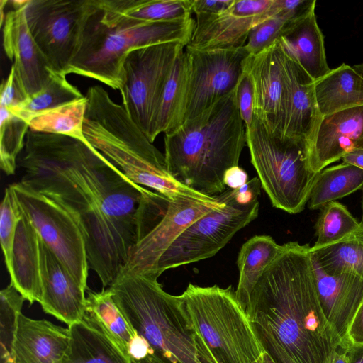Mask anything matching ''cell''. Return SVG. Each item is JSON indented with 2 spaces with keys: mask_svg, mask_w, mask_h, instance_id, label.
Here are the masks:
<instances>
[{
  "mask_svg": "<svg viewBox=\"0 0 363 363\" xmlns=\"http://www.w3.org/2000/svg\"><path fill=\"white\" fill-rule=\"evenodd\" d=\"M20 182L57 199L79 218L89 264L110 287L139 240L156 191L135 184L87 140L28 130Z\"/></svg>",
  "mask_w": 363,
  "mask_h": 363,
  "instance_id": "6da1fadb",
  "label": "cell"
},
{
  "mask_svg": "<svg viewBox=\"0 0 363 363\" xmlns=\"http://www.w3.org/2000/svg\"><path fill=\"white\" fill-rule=\"evenodd\" d=\"M309 244L288 242L246 308L257 336L276 340L298 363H327L342 345L319 301Z\"/></svg>",
  "mask_w": 363,
  "mask_h": 363,
  "instance_id": "7a4b0ae2",
  "label": "cell"
},
{
  "mask_svg": "<svg viewBox=\"0 0 363 363\" xmlns=\"http://www.w3.org/2000/svg\"><path fill=\"white\" fill-rule=\"evenodd\" d=\"M235 89L164 134V155L169 174L188 188L208 196H217L227 189L225 174L238 166L246 143Z\"/></svg>",
  "mask_w": 363,
  "mask_h": 363,
  "instance_id": "3957f363",
  "label": "cell"
},
{
  "mask_svg": "<svg viewBox=\"0 0 363 363\" xmlns=\"http://www.w3.org/2000/svg\"><path fill=\"white\" fill-rule=\"evenodd\" d=\"M86 96V140L131 181L169 200L183 196L206 201L216 199L176 180L167 169L164 155L149 140L123 104L113 101L104 87H89Z\"/></svg>",
  "mask_w": 363,
  "mask_h": 363,
  "instance_id": "277c9868",
  "label": "cell"
},
{
  "mask_svg": "<svg viewBox=\"0 0 363 363\" xmlns=\"http://www.w3.org/2000/svg\"><path fill=\"white\" fill-rule=\"evenodd\" d=\"M158 277L121 273L108 287L125 319L167 363H220L180 296L166 292Z\"/></svg>",
  "mask_w": 363,
  "mask_h": 363,
  "instance_id": "5b68a950",
  "label": "cell"
},
{
  "mask_svg": "<svg viewBox=\"0 0 363 363\" xmlns=\"http://www.w3.org/2000/svg\"><path fill=\"white\" fill-rule=\"evenodd\" d=\"M99 7L86 23L79 51L66 74H74L99 81L113 89L123 84V64L132 48L166 43L186 46L191 40L195 21L188 19L152 23L128 27L109 28L99 18Z\"/></svg>",
  "mask_w": 363,
  "mask_h": 363,
  "instance_id": "8992f818",
  "label": "cell"
},
{
  "mask_svg": "<svg viewBox=\"0 0 363 363\" xmlns=\"http://www.w3.org/2000/svg\"><path fill=\"white\" fill-rule=\"evenodd\" d=\"M246 143L272 206L290 214L302 212L320 173L309 168L306 142L272 133L254 115L246 129Z\"/></svg>",
  "mask_w": 363,
  "mask_h": 363,
  "instance_id": "52a82bcc",
  "label": "cell"
},
{
  "mask_svg": "<svg viewBox=\"0 0 363 363\" xmlns=\"http://www.w3.org/2000/svg\"><path fill=\"white\" fill-rule=\"evenodd\" d=\"M179 296L194 327L220 363H253L266 352L231 286L189 283Z\"/></svg>",
  "mask_w": 363,
  "mask_h": 363,
  "instance_id": "ba28073f",
  "label": "cell"
},
{
  "mask_svg": "<svg viewBox=\"0 0 363 363\" xmlns=\"http://www.w3.org/2000/svg\"><path fill=\"white\" fill-rule=\"evenodd\" d=\"M258 177L223 192L224 205L202 216L183 231L160 258L156 273L214 256L259 213Z\"/></svg>",
  "mask_w": 363,
  "mask_h": 363,
  "instance_id": "9c48e42d",
  "label": "cell"
},
{
  "mask_svg": "<svg viewBox=\"0 0 363 363\" xmlns=\"http://www.w3.org/2000/svg\"><path fill=\"white\" fill-rule=\"evenodd\" d=\"M22 213L42 242L86 289L89 260L84 229L78 216L64 203L21 182L9 185Z\"/></svg>",
  "mask_w": 363,
  "mask_h": 363,
  "instance_id": "30bf717a",
  "label": "cell"
},
{
  "mask_svg": "<svg viewBox=\"0 0 363 363\" xmlns=\"http://www.w3.org/2000/svg\"><path fill=\"white\" fill-rule=\"evenodd\" d=\"M97 0H28L26 16L30 32L51 69L67 75L80 48Z\"/></svg>",
  "mask_w": 363,
  "mask_h": 363,
  "instance_id": "8fae6325",
  "label": "cell"
},
{
  "mask_svg": "<svg viewBox=\"0 0 363 363\" xmlns=\"http://www.w3.org/2000/svg\"><path fill=\"white\" fill-rule=\"evenodd\" d=\"M185 47L160 43L132 48L125 55L122 104L147 138L166 82Z\"/></svg>",
  "mask_w": 363,
  "mask_h": 363,
  "instance_id": "7c38bea8",
  "label": "cell"
},
{
  "mask_svg": "<svg viewBox=\"0 0 363 363\" xmlns=\"http://www.w3.org/2000/svg\"><path fill=\"white\" fill-rule=\"evenodd\" d=\"M185 52L189 77L183 123L195 118L235 89L242 73L243 61L249 55L244 47L209 50L185 47Z\"/></svg>",
  "mask_w": 363,
  "mask_h": 363,
  "instance_id": "4fadbf2b",
  "label": "cell"
},
{
  "mask_svg": "<svg viewBox=\"0 0 363 363\" xmlns=\"http://www.w3.org/2000/svg\"><path fill=\"white\" fill-rule=\"evenodd\" d=\"M224 203L223 192L210 201L186 196L169 200L161 220L131 248L121 273L158 275V261L174 240L198 218Z\"/></svg>",
  "mask_w": 363,
  "mask_h": 363,
  "instance_id": "5bb4252c",
  "label": "cell"
},
{
  "mask_svg": "<svg viewBox=\"0 0 363 363\" xmlns=\"http://www.w3.org/2000/svg\"><path fill=\"white\" fill-rule=\"evenodd\" d=\"M275 15L274 0H234L218 13L196 15L186 47L199 50L242 48L252 28Z\"/></svg>",
  "mask_w": 363,
  "mask_h": 363,
  "instance_id": "9a60e30c",
  "label": "cell"
},
{
  "mask_svg": "<svg viewBox=\"0 0 363 363\" xmlns=\"http://www.w3.org/2000/svg\"><path fill=\"white\" fill-rule=\"evenodd\" d=\"M242 71L254 89V115L272 133L280 136L285 111L282 50L279 40L243 61Z\"/></svg>",
  "mask_w": 363,
  "mask_h": 363,
  "instance_id": "2e32d148",
  "label": "cell"
},
{
  "mask_svg": "<svg viewBox=\"0 0 363 363\" xmlns=\"http://www.w3.org/2000/svg\"><path fill=\"white\" fill-rule=\"evenodd\" d=\"M27 3L9 11L1 26L4 52L13 62L18 86L28 97L48 84L54 71L30 32L26 16Z\"/></svg>",
  "mask_w": 363,
  "mask_h": 363,
  "instance_id": "e0dca14e",
  "label": "cell"
},
{
  "mask_svg": "<svg viewBox=\"0 0 363 363\" xmlns=\"http://www.w3.org/2000/svg\"><path fill=\"white\" fill-rule=\"evenodd\" d=\"M307 146L309 168L314 173L363 149V106L322 116Z\"/></svg>",
  "mask_w": 363,
  "mask_h": 363,
  "instance_id": "ac0fdd59",
  "label": "cell"
},
{
  "mask_svg": "<svg viewBox=\"0 0 363 363\" xmlns=\"http://www.w3.org/2000/svg\"><path fill=\"white\" fill-rule=\"evenodd\" d=\"M282 59L285 111L280 137L304 140L308 145L322 118L315 98V81L283 50Z\"/></svg>",
  "mask_w": 363,
  "mask_h": 363,
  "instance_id": "d6986e66",
  "label": "cell"
},
{
  "mask_svg": "<svg viewBox=\"0 0 363 363\" xmlns=\"http://www.w3.org/2000/svg\"><path fill=\"white\" fill-rule=\"evenodd\" d=\"M40 261L42 298L39 303L43 311L68 326L81 320L86 311L87 289L41 240Z\"/></svg>",
  "mask_w": 363,
  "mask_h": 363,
  "instance_id": "ffe728a7",
  "label": "cell"
},
{
  "mask_svg": "<svg viewBox=\"0 0 363 363\" xmlns=\"http://www.w3.org/2000/svg\"><path fill=\"white\" fill-rule=\"evenodd\" d=\"M311 259L321 308L342 342L363 302V279L349 273L328 274L312 256Z\"/></svg>",
  "mask_w": 363,
  "mask_h": 363,
  "instance_id": "44dd1931",
  "label": "cell"
},
{
  "mask_svg": "<svg viewBox=\"0 0 363 363\" xmlns=\"http://www.w3.org/2000/svg\"><path fill=\"white\" fill-rule=\"evenodd\" d=\"M69 344V329L21 313L13 346V363H61Z\"/></svg>",
  "mask_w": 363,
  "mask_h": 363,
  "instance_id": "7402d4cb",
  "label": "cell"
},
{
  "mask_svg": "<svg viewBox=\"0 0 363 363\" xmlns=\"http://www.w3.org/2000/svg\"><path fill=\"white\" fill-rule=\"evenodd\" d=\"M100 21L107 27L169 22L191 18V0H97Z\"/></svg>",
  "mask_w": 363,
  "mask_h": 363,
  "instance_id": "603a6c76",
  "label": "cell"
},
{
  "mask_svg": "<svg viewBox=\"0 0 363 363\" xmlns=\"http://www.w3.org/2000/svg\"><path fill=\"white\" fill-rule=\"evenodd\" d=\"M22 213V212H21ZM40 238L22 213L7 270L11 284L32 305L42 298Z\"/></svg>",
  "mask_w": 363,
  "mask_h": 363,
  "instance_id": "cb8c5ba5",
  "label": "cell"
},
{
  "mask_svg": "<svg viewBox=\"0 0 363 363\" xmlns=\"http://www.w3.org/2000/svg\"><path fill=\"white\" fill-rule=\"evenodd\" d=\"M68 329L69 344L61 363H133L118 344L86 314Z\"/></svg>",
  "mask_w": 363,
  "mask_h": 363,
  "instance_id": "d4e9b609",
  "label": "cell"
},
{
  "mask_svg": "<svg viewBox=\"0 0 363 363\" xmlns=\"http://www.w3.org/2000/svg\"><path fill=\"white\" fill-rule=\"evenodd\" d=\"M278 40L283 52L296 61L314 81L330 72L324 37L318 24L315 10L298 21Z\"/></svg>",
  "mask_w": 363,
  "mask_h": 363,
  "instance_id": "484cf974",
  "label": "cell"
},
{
  "mask_svg": "<svg viewBox=\"0 0 363 363\" xmlns=\"http://www.w3.org/2000/svg\"><path fill=\"white\" fill-rule=\"evenodd\" d=\"M315 94L322 116L363 106V62L345 63L314 82Z\"/></svg>",
  "mask_w": 363,
  "mask_h": 363,
  "instance_id": "4316f807",
  "label": "cell"
},
{
  "mask_svg": "<svg viewBox=\"0 0 363 363\" xmlns=\"http://www.w3.org/2000/svg\"><path fill=\"white\" fill-rule=\"evenodd\" d=\"M282 249L283 245L264 235L253 236L242 245L237 259L239 279L235 292L237 300L245 310L259 279Z\"/></svg>",
  "mask_w": 363,
  "mask_h": 363,
  "instance_id": "83f0119b",
  "label": "cell"
},
{
  "mask_svg": "<svg viewBox=\"0 0 363 363\" xmlns=\"http://www.w3.org/2000/svg\"><path fill=\"white\" fill-rule=\"evenodd\" d=\"M189 77V60L184 51L179 56L163 89L148 139L153 143L160 133H169L183 123Z\"/></svg>",
  "mask_w": 363,
  "mask_h": 363,
  "instance_id": "f1b7e54d",
  "label": "cell"
},
{
  "mask_svg": "<svg viewBox=\"0 0 363 363\" xmlns=\"http://www.w3.org/2000/svg\"><path fill=\"white\" fill-rule=\"evenodd\" d=\"M86 106L87 99L85 95L80 99L36 113L26 122L29 130L34 132L63 135L85 141L84 121Z\"/></svg>",
  "mask_w": 363,
  "mask_h": 363,
  "instance_id": "f546056e",
  "label": "cell"
},
{
  "mask_svg": "<svg viewBox=\"0 0 363 363\" xmlns=\"http://www.w3.org/2000/svg\"><path fill=\"white\" fill-rule=\"evenodd\" d=\"M362 187L363 169L344 162L326 167L318 174L308 206L311 210H320L328 203L348 196Z\"/></svg>",
  "mask_w": 363,
  "mask_h": 363,
  "instance_id": "4dcf8cb0",
  "label": "cell"
},
{
  "mask_svg": "<svg viewBox=\"0 0 363 363\" xmlns=\"http://www.w3.org/2000/svg\"><path fill=\"white\" fill-rule=\"evenodd\" d=\"M316 241L310 250L315 251L354 238L363 233V225L342 203L334 201L321 209L315 225Z\"/></svg>",
  "mask_w": 363,
  "mask_h": 363,
  "instance_id": "1f68e13d",
  "label": "cell"
},
{
  "mask_svg": "<svg viewBox=\"0 0 363 363\" xmlns=\"http://www.w3.org/2000/svg\"><path fill=\"white\" fill-rule=\"evenodd\" d=\"M85 314L96 322L128 353V345L137 334L115 303L107 288L87 291Z\"/></svg>",
  "mask_w": 363,
  "mask_h": 363,
  "instance_id": "d6a6232c",
  "label": "cell"
},
{
  "mask_svg": "<svg viewBox=\"0 0 363 363\" xmlns=\"http://www.w3.org/2000/svg\"><path fill=\"white\" fill-rule=\"evenodd\" d=\"M66 76L54 71L42 89L9 111L26 121L36 113L83 97L84 95L67 79Z\"/></svg>",
  "mask_w": 363,
  "mask_h": 363,
  "instance_id": "836d02e7",
  "label": "cell"
},
{
  "mask_svg": "<svg viewBox=\"0 0 363 363\" xmlns=\"http://www.w3.org/2000/svg\"><path fill=\"white\" fill-rule=\"evenodd\" d=\"M311 254L328 274L349 273L363 279V233Z\"/></svg>",
  "mask_w": 363,
  "mask_h": 363,
  "instance_id": "e575fe53",
  "label": "cell"
},
{
  "mask_svg": "<svg viewBox=\"0 0 363 363\" xmlns=\"http://www.w3.org/2000/svg\"><path fill=\"white\" fill-rule=\"evenodd\" d=\"M28 130L25 121L0 106V166L6 175L16 172Z\"/></svg>",
  "mask_w": 363,
  "mask_h": 363,
  "instance_id": "d590c367",
  "label": "cell"
},
{
  "mask_svg": "<svg viewBox=\"0 0 363 363\" xmlns=\"http://www.w3.org/2000/svg\"><path fill=\"white\" fill-rule=\"evenodd\" d=\"M25 301L11 283L0 292V363H13V342Z\"/></svg>",
  "mask_w": 363,
  "mask_h": 363,
  "instance_id": "8d00e7d4",
  "label": "cell"
},
{
  "mask_svg": "<svg viewBox=\"0 0 363 363\" xmlns=\"http://www.w3.org/2000/svg\"><path fill=\"white\" fill-rule=\"evenodd\" d=\"M303 18L288 13L276 14L252 28L244 46L245 49L249 54L257 53L284 36Z\"/></svg>",
  "mask_w": 363,
  "mask_h": 363,
  "instance_id": "74e56055",
  "label": "cell"
},
{
  "mask_svg": "<svg viewBox=\"0 0 363 363\" xmlns=\"http://www.w3.org/2000/svg\"><path fill=\"white\" fill-rule=\"evenodd\" d=\"M21 211L9 186L5 189L0 207V241L6 268L11 259L13 246Z\"/></svg>",
  "mask_w": 363,
  "mask_h": 363,
  "instance_id": "f35d334b",
  "label": "cell"
},
{
  "mask_svg": "<svg viewBox=\"0 0 363 363\" xmlns=\"http://www.w3.org/2000/svg\"><path fill=\"white\" fill-rule=\"evenodd\" d=\"M235 91L240 114L247 129L251 125L254 118V89L250 76L243 71Z\"/></svg>",
  "mask_w": 363,
  "mask_h": 363,
  "instance_id": "ab89813d",
  "label": "cell"
},
{
  "mask_svg": "<svg viewBox=\"0 0 363 363\" xmlns=\"http://www.w3.org/2000/svg\"><path fill=\"white\" fill-rule=\"evenodd\" d=\"M26 98L16 80L14 69L11 65L9 75L2 81L1 85L0 106L11 110Z\"/></svg>",
  "mask_w": 363,
  "mask_h": 363,
  "instance_id": "60d3db41",
  "label": "cell"
},
{
  "mask_svg": "<svg viewBox=\"0 0 363 363\" xmlns=\"http://www.w3.org/2000/svg\"><path fill=\"white\" fill-rule=\"evenodd\" d=\"M234 0H191L192 13L215 14L228 9Z\"/></svg>",
  "mask_w": 363,
  "mask_h": 363,
  "instance_id": "b9f144b4",
  "label": "cell"
},
{
  "mask_svg": "<svg viewBox=\"0 0 363 363\" xmlns=\"http://www.w3.org/2000/svg\"><path fill=\"white\" fill-rule=\"evenodd\" d=\"M265 351L276 363H298L276 340L267 336H257Z\"/></svg>",
  "mask_w": 363,
  "mask_h": 363,
  "instance_id": "7bdbcfd3",
  "label": "cell"
},
{
  "mask_svg": "<svg viewBox=\"0 0 363 363\" xmlns=\"http://www.w3.org/2000/svg\"><path fill=\"white\" fill-rule=\"evenodd\" d=\"M128 353L132 360L137 361L154 354L155 350L145 337L136 334L128 345Z\"/></svg>",
  "mask_w": 363,
  "mask_h": 363,
  "instance_id": "ee69618b",
  "label": "cell"
},
{
  "mask_svg": "<svg viewBox=\"0 0 363 363\" xmlns=\"http://www.w3.org/2000/svg\"><path fill=\"white\" fill-rule=\"evenodd\" d=\"M345 340L352 343H363V302L350 325Z\"/></svg>",
  "mask_w": 363,
  "mask_h": 363,
  "instance_id": "f6af8a7d",
  "label": "cell"
},
{
  "mask_svg": "<svg viewBox=\"0 0 363 363\" xmlns=\"http://www.w3.org/2000/svg\"><path fill=\"white\" fill-rule=\"evenodd\" d=\"M247 172L239 166L228 169L224 177V184L227 188L235 189L245 185L248 182Z\"/></svg>",
  "mask_w": 363,
  "mask_h": 363,
  "instance_id": "bcb514c9",
  "label": "cell"
},
{
  "mask_svg": "<svg viewBox=\"0 0 363 363\" xmlns=\"http://www.w3.org/2000/svg\"><path fill=\"white\" fill-rule=\"evenodd\" d=\"M340 348L345 353L349 363H363V343L345 340Z\"/></svg>",
  "mask_w": 363,
  "mask_h": 363,
  "instance_id": "7dc6e473",
  "label": "cell"
},
{
  "mask_svg": "<svg viewBox=\"0 0 363 363\" xmlns=\"http://www.w3.org/2000/svg\"><path fill=\"white\" fill-rule=\"evenodd\" d=\"M341 160L344 163L363 169V149L354 150L345 155Z\"/></svg>",
  "mask_w": 363,
  "mask_h": 363,
  "instance_id": "c3c4849f",
  "label": "cell"
},
{
  "mask_svg": "<svg viewBox=\"0 0 363 363\" xmlns=\"http://www.w3.org/2000/svg\"><path fill=\"white\" fill-rule=\"evenodd\" d=\"M327 363H349L345 353L338 348L334 352Z\"/></svg>",
  "mask_w": 363,
  "mask_h": 363,
  "instance_id": "681fc988",
  "label": "cell"
},
{
  "mask_svg": "<svg viewBox=\"0 0 363 363\" xmlns=\"http://www.w3.org/2000/svg\"><path fill=\"white\" fill-rule=\"evenodd\" d=\"M133 363H167L160 355L155 352L152 354L148 355L146 358L134 361L132 360Z\"/></svg>",
  "mask_w": 363,
  "mask_h": 363,
  "instance_id": "f907efd6",
  "label": "cell"
},
{
  "mask_svg": "<svg viewBox=\"0 0 363 363\" xmlns=\"http://www.w3.org/2000/svg\"><path fill=\"white\" fill-rule=\"evenodd\" d=\"M264 363H276L267 352H264Z\"/></svg>",
  "mask_w": 363,
  "mask_h": 363,
  "instance_id": "816d5d0a",
  "label": "cell"
},
{
  "mask_svg": "<svg viewBox=\"0 0 363 363\" xmlns=\"http://www.w3.org/2000/svg\"><path fill=\"white\" fill-rule=\"evenodd\" d=\"M263 352L257 359H256L253 363H264V356Z\"/></svg>",
  "mask_w": 363,
  "mask_h": 363,
  "instance_id": "f5cc1de1",
  "label": "cell"
},
{
  "mask_svg": "<svg viewBox=\"0 0 363 363\" xmlns=\"http://www.w3.org/2000/svg\"><path fill=\"white\" fill-rule=\"evenodd\" d=\"M362 219L360 220V223L363 225V187H362Z\"/></svg>",
  "mask_w": 363,
  "mask_h": 363,
  "instance_id": "db71d44e",
  "label": "cell"
}]
</instances>
